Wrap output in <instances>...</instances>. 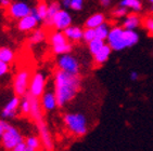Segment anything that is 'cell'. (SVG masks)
I'll use <instances>...</instances> for the list:
<instances>
[{
    "label": "cell",
    "mask_w": 153,
    "mask_h": 151,
    "mask_svg": "<svg viewBox=\"0 0 153 151\" xmlns=\"http://www.w3.org/2000/svg\"><path fill=\"white\" fill-rule=\"evenodd\" d=\"M82 89V77L79 73H71L58 68L54 73V94L58 107H64L73 100Z\"/></svg>",
    "instance_id": "1"
},
{
    "label": "cell",
    "mask_w": 153,
    "mask_h": 151,
    "mask_svg": "<svg viewBox=\"0 0 153 151\" xmlns=\"http://www.w3.org/2000/svg\"><path fill=\"white\" fill-rule=\"evenodd\" d=\"M30 117L32 120L35 122L37 130L39 132V138L41 140L42 147L46 150H52L53 149V139L51 136V133L49 132L46 121L44 119V114H42V108L40 105V99L33 96L30 94Z\"/></svg>",
    "instance_id": "2"
},
{
    "label": "cell",
    "mask_w": 153,
    "mask_h": 151,
    "mask_svg": "<svg viewBox=\"0 0 153 151\" xmlns=\"http://www.w3.org/2000/svg\"><path fill=\"white\" fill-rule=\"evenodd\" d=\"M106 41L112 50L123 51L125 49L134 47L139 41V35L135 30H129L116 26L110 29Z\"/></svg>",
    "instance_id": "3"
},
{
    "label": "cell",
    "mask_w": 153,
    "mask_h": 151,
    "mask_svg": "<svg viewBox=\"0 0 153 151\" xmlns=\"http://www.w3.org/2000/svg\"><path fill=\"white\" fill-rule=\"evenodd\" d=\"M68 131L77 137L84 136L88 131V123L86 117L79 112H70L63 117Z\"/></svg>",
    "instance_id": "4"
},
{
    "label": "cell",
    "mask_w": 153,
    "mask_h": 151,
    "mask_svg": "<svg viewBox=\"0 0 153 151\" xmlns=\"http://www.w3.org/2000/svg\"><path fill=\"white\" fill-rule=\"evenodd\" d=\"M30 73L28 69H21L13 79V91L19 97H23L28 92L30 82Z\"/></svg>",
    "instance_id": "5"
},
{
    "label": "cell",
    "mask_w": 153,
    "mask_h": 151,
    "mask_svg": "<svg viewBox=\"0 0 153 151\" xmlns=\"http://www.w3.org/2000/svg\"><path fill=\"white\" fill-rule=\"evenodd\" d=\"M58 68L64 71L71 73H79L80 71V65L79 62L76 57L71 55V53H66V54H62L58 58L56 62Z\"/></svg>",
    "instance_id": "6"
},
{
    "label": "cell",
    "mask_w": 153,
    "mask_h": 151,
    "mask_svg": "<svg viewBox=\"0 0 153 151\" xmlns=\"http://www.w3.org/2000/svg\"><path fill=\"white\" fill-rule=\"evenodd\" d=\"M22 140H23V137L20 134V132L10 125L1 135V145L6 150H13L15 146Z\"/></svg>",
    "instance_id": "7"
},
{
    "label": "cell",
    "mask_w": 153,
    "mask_h": 151,
    "mask_svg": "<svg viewBox=\"0 0 153 151\" xmlns=\"http://www.w3.org/2000/svg\"><path fill=\"white\" fill-rule=\"evenodd\" d=\"M45 87H46V77L42 73L37 71L30 78L28 93L37 98H40L45 92Z\"/></svg>",
    "instance_id": "8"
},
{
    "label": "cell",
    "mask_w": 153,
    "mask_h": 151,
    "mask_svg": "<svg viewBox=\"0 0 153 151\" xmlns=\"http://www.w3.org/2000/svg\"><path fill=\"white\" fill-rule=\"evenodd\" d=\"M72 25V16L68 11L59 10L52 18L51 26L54 27L56 30H64L66 27Z\"/></svg>",
    "instance_id": "9"
},
{
    "label": "cell",
    "mask_w": 153,
    "mask_h": 151,
    "mask_svg": "<svg viewBox=\"0 0 153 151\" xmlns=\"http://www.w3.org/2000/svg\"><path fill=\"white\" fill-rule=\"evenodd\" d=\"M30 10L32 9L27 3L19 1V2L10 3L8 11H9V14L11 18H15V20H20V18L30 14Z\"/></svg>",
    "instance_id": "10"
},
{
    "label": "cell",
    "mask_w": 153,
    "mask_h": 151,
    "mask_svg": "<svg viewBox=\"0 0 153 151\" xmlns=\"http://www.w3.org/2000/svg\"><path fill=\"white\" fill-rule=\"evenodd\" d=\"M40 105L42 110L45 111H52L58 107V102H56V97L54 94V91H48L44 92V94L40 97Z\"/></svg>",
    "instance_id": "11"
},
{
    "label": "cell",
    "mask_w": 153,
    "mask_h": 151,
    "mask_svg": "<svg viewBox=\"0 0 153 151\" xmlns=\"http://www.w3.org/2000/svg\"><path fill=\"white\" fill-rule=\"evenodd\" d=\"M37 24H38V21L36 20L32 14H28L19 20L18 28L20 32H30L37 26Z\"/></svg>",
    "instance_id": "12"
},
{
    "label": "cell",
    "mask_w": 153,
    "mask_h": 151,
    "mask_svg": "<svg viewBox=\"0 0 153 151\" xmlns=\"http://www.w3.org/2000/svg\"><path fill=\"white\" fill-rule=\"evenodd\" d=\"M21 99L19 96L15 95L13 98L6 105L4 109L2 110V117L4 118H13L16 114V111L20 108Z\"/></svg>",
    "instance_id": "13"
},
{
    "label": "cell",
    "mask_w": 153,
    "mask_h": 151,
    "mask_svg": "<svg viewBox=\"0 0 153 151\" xmlns=\"http://www.w3.org/2000/svg\"><path fill=\"white\" fill-rule=\"evenodd\" d=\"M112 53V49L109 44L105 43L102 47V49L100 51H98L96 54L94 55V61L97 65H103L108 59H109L110 55Z\"/></svg>",
    "instance_id": "14"
},
{
    "label": "cell",
    "mask_w": 153,
    "mask_h": 151,
    "mask_svg": "<svg viewBox=\"0 0 153 151\" xmlns=\"http://www.w3.org/2000/svg\"><path fill=\"white\" fill-rule=\"evenodd\" d=\"M141 24V18L137 13H130L126 15V18L123 22V28L129 29V30H135L137 27Z\"/></svg>",
    "instance_id": "15"
},
{
    "label": "cell",
    "mask_w": 153,
    "mask_h": 151,
    "mask_svg": "<svg viewBox=\"0 0 153 151\" xmlns=\"http://www.w3.org/2000/svg\"><path fill=\"white\" fill-rule=\"evenodd\" d=\"M63 32H64V35L66 36V38L70 41H79L82 39V32H84V30L78 26H72V25H70V26L66 27L63 30Z\"/></svg>",
    "instance_id": "16"
},
{
    "label": "cell",
    "mask_w": 153,
    "mask_h": 151,
    "mask_svg": "<svg viewBox=\"0 0 153 151\" xmlns=\"http://www.w3.org/2000/svg\"><path fill=\"white\" fill-rule=\"evenodd\" d=\"M59 10H61V3L58 1H52L50 4H48V12L47 16L44 20V24L47 27H51V23H52V18L56 15V13Z\"/></svg>",
    "instance_id": "17"
},
{
    "label": "cell",
    "mask_w": 153,
    "mask_h": 151,
    "mask_svg": "<svg viewBox=\"0 0 153 151\" xmlns=\"http://www.w3.org/2000/svg\"><path fill=\"white\" fill-rule=\"evenodd\" d=\"M105 22V16L102 13H94L91 16H89L87 21L85 22L86 28H96L99 25Z\"/></svg>",
    "instance_id": "18"
},
{
    "label": "cell",
    "mask_w": 153,
    "mask_h": 151,
    "mask_svg": "<svg viewBox=\"0 0 153 151\" xmlns=\"http://www.w3.org/2000/svg\"><path fill=\"white\" fill-rule=\"evenodd\" d=\"M68 41L70 40L66 38V36L64 35V32H62V30H56L53 34H51L50 36V43L52 45V48L62 45V44L66 43Z\"/></svg>",
    "instance_id": "19"
},
{
    "label": "cell",
    "mask_w": 153,
    "mask_h": 151,
    "mask_svg": "<svg viewBox=\"0 0 153 151\" xmlns=\"http://www.w3.org/2000/svg\"><path fill=\"white\" fill-rule=\"evenodd\" d=\"M25 142H26V151H36L42 147L40 138L37 136H28L25 139Z\"/></svg>",
    "instance_id": "20"
},
{
    "label": "cell",
    "mask_w": 153,
    "mask_h": 151,
    "mask_svg": "<svg viewBox=\"0 0 153 151\" xmlns=\"http://www.w3.org/2000/svg\"><path fill=\"white\" fill-rule=\"evenodd\" d=\"M20 109H21V113H22L23 116H30V94L28 93V92L23 96V98H22V100H21Z\"/></svg>",
    "instance_id": "21"
},
{
    "label": "cell",
    "mask_w": 153,
    "mask_h": 151,
    "mask_svg": "<svg viewBox=\"0 0 153 151\" xmlns=\"http://www.w3.org/2000/svg\"><path fill=\"white\" fill-rule=\"evenodd\" d=\"M105 44V40H102V39H99V38H94L91 41L88 42V49L89 52L91 53L92 55H94L98 51H100L102 49V47Z\"/></svg>",
    "instance_id": "22"
},
{
    "label": "cell",
    "mask_w": 153,
    "mask_h": 151,
    "mask_svg": "<svg viewBox=\"0 0 153 151\" xmlns=\"http://www.w3.org/2000/svg\"><path fill=\"white\" fill-rule=\"evenodd\" d=\"M0 59L10 64L14 59V52L10 48L1 47L0 48Z\"/></svg>",
    "instance_id": "23"
},
{
    "label": "cell",
    "mask_w": 153,
    "mask_h": 151,
    "mask_svg": "<svg viewBox=\"0 0 153 151\" xmlns=\"http://www.w3.org/2000/svg\"><path fill=\"white\" fill-rule=\"evenodd\" d=\"M120 6H123L127 9H131L135 12L141 11L142 4L140 2V0H122Z\"/></svg>",
    "instance_id": "24"
},
{
    "label": "cell",
    "mask_w": 153,
    "mask_h": 151,
    "mask_svg": "<svg viewBox=\"0 0 153 151\" xmlns=\"http://www.w3.org/2000/svg\"><path fill=\"white\" fill-rule=\"evenodd\" d=\"M94 32H96V38H99V39H102V40H106L110 32V26L104 22L103 24L96 27Z\"/></svg>",
    "instance_id": "25"
},
{
    "label": "cell",
    "mask_w": 153,
    "mask_h": 151,
    "mask_svg": "<svg viewBox=\"0 0 153 151\" xmlns=\"http://www.w3.org/2000/svg\"><path fill=\"white\" fill-rule=\"evenodd\" d=\"M46 35H45V32L41 30V29H37L35 32H33L32 36L30 37V44H37L40 43L41 41L45 40Z\"/></svg>",
    "instance_id": "26"
},
{
    "label": "cell",
    "mask_w": 153,
    "mask_h": 151,
    "mask_svg": "<svg viewBox=\"0 0 153 151\" xmlns=\"http://www.w3.org/2000/svg\"><path fill=\"white\" fill-rule=\"evenodd\" d=\"M73 50V45L72 43L68 41L66 43L59 45V47L52 48V51L54 54H58V55H62V54H66V53H71V51Z\"/></svg>",
    "instance_id": "27"
},
{
    "label": "cell",
    "mask_w": 153,
    "mask_h": 151,
    "mask_svg": "<svg viewBox=\"0 0 153 151\" xmlns=\"http://www.w3.org/2000/svg\"><path fill=\"white\" fill-rule=\"evenodd\" d=\"M36 11L38 13V15L40 16L41 21L44 22V20L47 16V12H48V4L45 1H40V2L37 4V7H35Z\"/></svg>",
    "instance_id": "28"
},
{
    "label": "cell",
    "mask_w": 153,
    "mask_h": 151,
    "mask_svg": "<svg viewBox=\"0 0 153 151\" xmlns=\"http://www.w3.org/2000/svg\"><path fill=\"white\" fill-rule=\"evenodd\" d=\"M96 38V32L94 28H86L82 32V40L85 42H89Z\"/></svg>",
    "instance_id": "29"
},
{
    "label": "cell",
    "mask_w": 153,
    "mask_h": 151,
    "mask_svg": "<svg viewBox=\"0 0 153 151\" xmlns=\"http://www.w3.org/2000/svg\"><path fill=\"white\" fill-rule=\"evenodd\" d=\"M127 8H125V7L123 6H120L118 8H116V9L113 11V15H114L115 18H123V16H125V15L127 14Z\"/></svg>",
    "instance_id": "30"
},
{
    "label": "cell",
    "mask_w": 153,
    "mask_h": 151,
    "mask_svg": "<svg viewBox=\"0 0 153 151\" xmlns=\"http://www.w3.org/2000/svg\"><path fill=\"white\" fill-rule=\"evenodd\" d=\"M84 6V0H71V6L70 8L75 11H80Z\"/></svg>",
    "instance_id": "31"
},
{
    "label": "cell",
    "mask_w": 153,
    "mask_h": 151,
    "mask_svg": "<svg viewBox=\"0 0 153 151\" xmlns=\"http://www.w3.org/2000/svg\"><path fill=\"white\" fill-rule=\"evenodd\" d=\"M9 64L0 59V77H3L4 75H7V73H9Z\"/></svg>",
    "instance_id": "32"
},
{
    "label": "cell",
    "mask_w": 153,
    "mask_h": 151,
    "mask_svg": "<svg viewBox=\"0 0 153 151\" xmlns=\"http://www.w3.org/2000/svg\"><path fill=\"white\" fill-rule=\"evenodd\" d=\"M144 27L151 35H153V18H148L144 20Z\"/></svg>",
    "instance_id": "33"
},
{
    "label": "cell",
    "mask_w": 153,
    "mask_h": 151,
    "mask_svg": "<svg viewBox=\"0 0 153 151\" xmlns=\"http://www.w3.org/2000/svg\"><path fill=\"white\" fill-rule=\"evenodd\" d=\"M13 151H26V142L22 140L13 148Z\"/></svg>",
    "instance_id": "34"
},
{
    "label": "cell",
    "mask_w": 153,
    "mask_h": 151,
    "mask_svg": "<svg viewBox=\"0 0 153 151\" xmlns=\"http://www.w3.org/2000/svg\"><path fill=\"white\" fill-rule=\"evenodd\" d=\"M8 128H9V124L7 122H4V121H1V120H0V137H1L3 132L6 131Z\"/></svg>",
    "instance_id": "35"
},
{
    "label": "cell",
    "mask_w": 153,
    "mask_h": 151,
    "mask_svg": "<svg viewBox=\"0 0 153 151\" xmlns=\"http://www.w3.org/2000/svg\"><path fill=\"white\" fill-rule=\"evenodd\" d=\"M30 14H32L33 16H34V18H36V20L38 21V23H39V22H42V21H41V18H40V16H39V15H38V13H37V11H36L35 8H33V9L30 10Z\"/></svg>",
    "instance_id": "36"
},
{
    "label": "cell",
    "mask_w": 153,
    "mask_h": 151,
    "mask_svg": "<svg viewBox=\"0 0 153 151\" xmlns=\"http://www.w3.org/2000/svg\"><path fill=\"white\" fill-rule=\"evenodd\" d=\"M130 79H131L133 81H136V80H138V79H139V73H136V71H133V73H130Z\"/></svg>",
    "instance_id": "37"
},
{
    "label": "cell",
    "mask_w": 153,
    "mask_h": 151,
    "mask_svg": "<svg viewBox=\"0 0 153 151\" xmlns=\"http://www.w3.org/2000/svg\"><path fill=\"white\" fill-rule=\"evenodd\" d=\"M0 3L2 7H9L10 6V0H0Z\"/></svg>",
    "instance_id": "38"
},
{
    "label": "cell",
    "mask_w": 153,
    "mask_h": 151,
    "mask_svg": "<svg viewBox=\"0 0 153 151\" xmlns=\"http://www.w3.org/2000/svg\"><path fill=\"white\" fill-rule=\"evenodd\" d=\"M100 3H101V6L108 7V6H110V3H111V0H100Z\"/></svg>",
    "instance_id": "39"
},
{
    "label": "cell",
    "mask_w": 153,
    "mask_h": 151,
    "mask_svg": "<svg viewBox=\"0 0 153 151\" xmlns=\"http://www.w3.org/2000/svg\"><path fill=\"white\" fill-rule=\"evenodd\" d=\"M62 4L65 8H70V6H71V0H62Z\"/></svg>",
    "instance_id": "40"
},
{
    "label": "cell",
    "mask_w": 153,
    "mask_h": 151,
    "mask_svg": "<svg viewBox=\"0 0 153 151\" xmlns=\"http://www.w3.org/2000/svg\"><path fill=\"white\" fill-rule=\"evenodd\" d=\"M149 1H150V2H151V3H152V4H153V0H149Z\"/></svg>",
    "instance_id": "41"
},
{
    "label": "cell",
    "mask_w": 153,
    "mask_h": 151,
    "mask_svg": "<svg viewBox=\"0 0 153 151\" xmlns=\"http://www.w3.org/2000/svg\"><path fill=\"white\" fill-rule=\"evenodd\" d=\"M151 10H152V12H153V4H152V8H151Z\"/></svg>",
    "instance_id": "42"
}]
</instances>
